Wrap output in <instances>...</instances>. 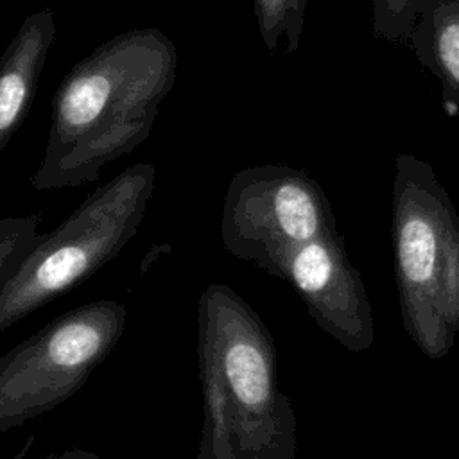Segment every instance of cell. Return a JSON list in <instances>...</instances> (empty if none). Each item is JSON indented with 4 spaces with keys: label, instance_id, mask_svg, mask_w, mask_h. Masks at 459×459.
<instances>
[{
    "label": "cell",
    "instance_id": "1",
    "mask_svg": "<svg viewBox=\"0 0 459 459\" xmlns=\"http://www.w3.org/2000/svg\"><path fill=\"white\" fill-rule=\"evenodd\" d=\"M178 52L156 27L131 29L99 45L59 82L43 160L30 185L70 188L142 145L178 77Z\"/></svg>",
    "mask_w": 459,
    "mask_h": 459
},
{
    "label": "cell",
    "instance_id": "2",
    "mask_svg": "<svg viewBox=\"0 0 459 459\" xmlns=\"http://www.w3.org/2000/svg\"><path fill=\"white\" fill-rule=\"evenodd\" d=\"M203 427L195 459H294L296 416L273 337L246 299L210 283L197 303Z\"/></svg>",
    "mask_w": 459,
    "mask_h": 459
},
{
    "label": "cell",
    "instance_id": "3",
    "mask_svg": "<svg viewBox=\"0 0 459 459\" xmlns=\"http://www.w3.org/2000/svg\"><path fill=\"white\" fill-rule=\"evenodd\" d=\"M393 249L402 325L429 359L459 335V215L432 165L396 156Z\"/></svg>",
    "mask_w": 459,
    "mask_h": 459
},
{
    "label": "cell",
    "instance_id": "4",
    "mask_svg": "<svg viewBox=\"0 0 459 459\" xmlns=\"http://www.w3.org/2000/svg\"><path fill=\"white\" fill-rule=\"evenodd\" d=\"M154 179L152 163H134L39 235L0 285V333L118 256L143 221Z\"/></svg>",
    "mask_w": 459,
    "mask_h": 459
},
{
    "label": "cell",
    "instance_id": "5",
    "mask_svg": "<svg viewBox=\"0 0 459 459\" xmlns=\"http://www.w3.org/2000/svg\"><path fill=\"white\" fill-rule=\"evenodd\" d=\"M126 307L99 299L72 308L0 357V434L72 398L109 357Z\"/></svg>",
    "mask_w": 459,
    "mask_h": 459
},
{
    "label": "cell",
    "instance_id": "6",
    "mask_svg": "<svg viewBox=\"0 0 459 459\" xmlns=\"http://www.w3.org/2000/svg\"><path fill=\"white\" fill-rule=\"evenodd\" d=\"M328 237H339L330 201L303 170L255 165L231 178L221 215L230 255L256 264L276 247Z\"/></svg>",
    "mask_w": 459,
    "mask_h": 459
},
{
    "label": "cell",
    "instance_id": "7",
    "mask_svg": "<svg viewBox=\"0 0 459 459\" xmlns=\"http://www.w3.org/2000/svg\"><path fill=\"white\" fill-rule=\"evenodd\" d=\"M255 265L289 281L316 325L341 346L355 353L373 346V310L339 237L276 247Z\"/></svg>",
    "mask_w": 459,
    "mask_h": 459
},
{
    "label": "cell",
    "instance_id": "8",
    "mask_svg": "<svg viewBox=\"0 0 459 459\" xmlns=\"http://www.w3.org/2000/svg\"><path fill=\"white\" fill-rule=\"evenodd\" d=\"M56 36L52 9L29 14L0 57V152L25 120Z\"/></svg>",
    "mask_w": 459,
    "mask_h": 459
},
{
    "label": "cell",
    "instance_id": "9",
    "mask_svg": "<svg viewBox=\"0 0 459 459\" xmlns=\"http://www.w3.org/2000/svg\"><path fill=\"white\" fill-rule=\"evenodd\" d=\"M405 45L439 79L446 115H459V0H416Z\"/></svg>",
    "mask_w": 459,
    "mask_h": 459
},
{
    "label": "cell",
    "instance_id": "10",
    "mask_svg": "<svg viewBox=\"0 0 459 459\" xmlns=\"http://www.w3.org/2000/svg\"><path fill=\"white\" fill-rule=\"evenodd\" d=\"M260 38L269 52H274L285 36L287 52H296L305 27L307 0H253Z\"/></svg>",
    "mask_w": 459,
    "mask_h": 459
},
{
    "label": "cell",
    "instance_id": "11",
    "mask_svg": "<svg viewBox=\"0 0 459 459\" xmlns=\"http://www.w3.org/2000/svg\"><path fill=\"white\" fill-rule=\"evenodd\" d=\"M41 213L0 221V285L36 244Z\"/></svg>",
    "mask_w": 459,
    "mask_h": 459
},
{
    "label": "cell",
    "instance_id": "12",
    "mask_svg": "<svg viewBox=\"0 0 459 459\" xmlns=\"http://www.w3.org/2000/svg\"><path fill=\"white\" fill-rule=\"evenodd\" d=\"M416 0H373V34L389 43L405 45Z\"/></svg>",
    "mask_w": 459,
    "mask_h": 459
},
{
    "label": "cell",
    "instance_id": "13",
    "mask_svg": "<svg viewBox=\"0 0 459 459\" xmlns=\"http://www.w3.org/2000/svg\"><path fill=\"white\" fill-rule=\"evenodd\" d=\"M43 459H102V457L97 455L95 452H90V450L70 448V450H65V452H59V454L47 455V457H43Z\"/></svg>",
    "mask_w": 459,
    "mask_h": 459
}]
</instances>
